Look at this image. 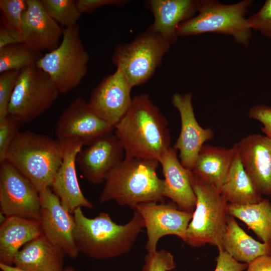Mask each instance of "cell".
<instances>
[{
    "label": "cell",
    "mask_w": 271,
    "mask_h": 271,
    "mask_svg": "<svg viewBox=\"0 0 271 271\" xmlns=\"http://www.w3.org/2000/svg\"><path fill=\"white\" fill-rule=\"evenodd\" d=\"M63 157L59 140L26 130L17 134L6 160L30 180L40 192L51 187Z\"/></svg>",
    "instance_id": "4"
},
{
    "label": "cell",
    "mask_w": 271,
    "mask_h": 271,
    "mask_svg": "<svg viewBox=\"0 0 271 271\" xmlns=\"http://www.w3.org/2000/svg\"><path fill=\"white\" fill-rule=\"evenodd\" d=\"M80 34L77 24L65 28L58 47L43 55L36 64L50 76L60 93L77 87L87 73L89 56Z\"/></svg>",
    "instance_id": "7"
},
{
    "label": "cell",
    "mask_w": 271,
    "mask_h": 271,
    "mask_svg": "<svg viewBox=\"0 0 271 271\" xmlns=\"http://www.w3.org/2000/svg\"><path fill=\"white\" fill-rule=\"evenodd\" d=\"M246 271H271V255L259 256L247 263Z\"/></svg>",
    "instance_id": "39"
},
{
    "label": "cell",
    "mask_w": 271,
    "mask_h": 271,
    "mask_svg": "<svg viewBox=\"0 0 271 271\" xmlns=\"http://www.w3.org/2000/svg\"><path fill=\"white\" fill-rule=\"evenodd\" d=\"M172 103L178 110L181 118L180 132L173 148L179 151L182 165L191 171L201 147L213 138L214 132L209 127H202L198 122L191 93H175L172 97Z\"/></svg>",
    "instance_id": "16"
},
{
    "label": "cell",
    "mask_w": 271,
    "mask_h": 271,
    "mask_svg": "<svg viewBox=\"0 0 271 271\" xmlns=\"http://www.w3.org/2000/svg\"><path fill=\"white\" fill-rule=\"evenodd\" d=\"M123 157V147L112 131L99 136L82 149L77 156L76 164L88 182L99 184L104 182L107 173Z\"/></svg>",
    "instance_id": "15"
},
{
    "label": "cell",
    "mask_w": 271,
    "mask_h": 271,
    "mask_svg": "<svg viewBox=\"0 0 271 271\" xmlns=\"http://www.w3.org/2000/svg\"><path fill=\"white\" fill-rule=\"evenodd\" d=\"M59 93L50 76L36 65L25 68L19 72L9 114L21 123L31 121L47 110Z\"/></svg>",
    "instance_id": "9"
},
{
    "label": "cell",
    "mask_w": 271,
    "mask_h": 271,
    "mask_svg": "<svg viewBox=\"0 0 271 271\" xmlns=\"http://www.w3.org/2000/svg\"><path fill=\"white\" fill-rule=\"evenodd\" d=\"M0 269L2 271H25L19 269L13 265H8L0 263ZM63 271H78L71 266H68L64 268Z\"/></svg>",
    "instance_id": "40"
},
{
    "label": "cell",
    "mask_w": 271,
    "mask_h": 271,
    "mask_svg": "<svg viewBox=\"0 0 271 271\" xmlns=\"http://www.w3.org/2000/svg\"><path fill=\"white\" fill-rule=\"evenodd\" d=\"M227 208L229 215L246 224L262 242L271 243V202L268 199L246 205L228 203Z\"/></svg>",
    "instance_id": "27"
},
{
    "label": "cell",
    "mask_w": 271,
    "mask_h": 271,
    "mask_svg": "<svg viewBox=\"0 0 271 271\" xmlns=\"http://www.w3.org/2000/svg\"><path fill=\"white\" fill-rule=\"evenodd\" d=\"M61 142L63 157L51 188L64 207L71 213L79 207L93 208L92 204L85 197L80 188L76 173V158L84 143L77 139Z\"/></svg>",
    "instance_id": "17"
},
{
    "label": "cell",
    "mask_w": 271,
    "mask_h": 271,
    "mask_svg": "<svg viewBox=\"0 0 271 271\" xmlns=\"http://www.w3.org/2000/svg\"><path fill=\"white\" fill-rule=\"evenodd\" d=\"M132 87L122 72L116 68L93 89L88 105L99 117L114 126L130 106Z\"/></svg>",
    "instance_id": "14"
},
{
    "label": "cell",
    "mask_w": 271,
    "mask_h": 271,
    "mask_svg": "<svg viewBox=\"0 0 271 271\" xmlns=\"http://www.w3.org/2000/svg\"><path fill=\"white\" fill-rule=\"evenodd\" d=\"M252 3L243 0L224 5L216 0H198L197 15L179 26L178 36L215 33L231 36L237 43L247 47L252 30L245 16Z\"/></svg>",
    "instance_id": "6"
},
{
    "label": "cell",
    "mask_w": 271,
    "mask_h": 271,
    "mask_svg": "<svg viewBox=\"0 0 271 271\" xmlns=\"http://www.w3.org/2000/svg\"><path fill=\"white\" fill-rule=\"evenodd\" d=\"M41 202L40 223L43 234L59 246L71 258L79 252L74 240L73 215L62 205L50 187L39 192Z\"/></svg>",
    "instance_id": "12"
},
{
    "label": "cell",
    "mask_w": 271,
    "mask_h": 271,
    "mask_svg": "<svg viewBox=\"0 0 271 271\" xmlns=\"http://www.w3.org/2000/svg\"><path fill=\"white\" fill-rule=\"evenodd\" d=\"M222 248L237 261L248 263L262 255H271V243L260 242L248 235L229 215Z\"/></svg>",
    "instance_id": "25"
},
{
    "label": "cell",
    "mask_w": 271,
    "mask_h": 271,
    "mask_svg": "<svg viewBox=\"0 0 271 271\" xmlns=\"http://www.w3.org/2000/svg\"><path fill=\"white\" fill-rule=\"evenodd\" d=\"M23 43L20 32L3 27L0 29V49L10 45Z\"/></svg>",
    "instance_id": "38"
},
{
    "label": "cell",
    "mask_w": 271,
    "mask_h": 271,
    "mask_svg": "<svg viewBox=\"0 0 271 271\" xmlns=\"http://www.w3.org/2000/svg\"><path fill=\"white\" fill-rule=\"evenodd\" d=\"M250 118L256 120L262 124V131L271 139V107L264 104L251 107L248 111Z\"/></svg>",
    "instance_id": "35"
},
{
    "label": "cell",
    "mask_w": 271,
    "mask_h": 271,
    "mask_svg": "<svg viewBox=\"0 0 271 271\" xmlns=\"http://www.w3.org/2000/svg\"><path fill=\"white\" fill-rule=\"evenodd\" d=\"M114 130L123 147L124 158L153 159L159 162L171 147L167 120L148 94L132 98L129 109Z\"/></svg>",
    "instance_id": "1"
},
{
    "label": "cell",
    "mask_w": 271,
    "mask_h": 271,
    "mask_svg": "<svg viewBox=\"0 0 271 271\" xmlns=\"http://www.w3.org/2000/svg\"><path fill=\"white\" fill-rule=\"evenodd\" d=\"M114 130V126L99 117L82 98L77 97L59 116L56 134L60 141L77 139L88 145L99 136Z\"/></svg>",
    "instance_id": "13"
},
{
    "label": "cell",
    "mask_w": 271,
    "mask_h": 271,
    "mask_svg": "<svg viewBox=\"0 0 271 271\" xmlns=\"http://www.w3.org/2000/svg\"><path fill=\"white\" fill-rule=\"evenodd\" d=\"M189 176L196 202L184 242L192 247L209 244L222 248L229 216L228 203L219 189L203 181L191 170Z\"/></svg>",
    "instance_id": "5"
},
{
    "label": "cell",
    "mask_w": 271,
    "mask_h": 271,
    "mask_svg": "<svg viewBox=\"0 0 271 271\" xmlns=\"http://www.w3.org/2000/svg\"><path fill=\"white\" fill-rule=\"evenodd\" d=\"M0 165L1 212L7 217L40 221L41 202L37 189L7 160Z\"/></svg>",
    "instance_id": "10"
},
{
    "label": "cell",
    "mask_w": 271,
    "mask_h": 271,
    "mask_svg": "<svg viewBox=\"0 0 271 271\" xmlns=\"http://www.w3.org/2000/svg\"><path fill=\"white\" fill-rule=\"evenodd\" d=\"M125 0H78L76 1L77 6L81 14L91 13L96 9L105 6H122L126 4Z\"/></svg>",
    "instance_id": "37"
},
{
    "label": "cell",
    "mask_w": 271,
    "mask_h": 271,
    "mask_svg": "<svg viewBox=\"0 0 271 271\" xmlns=\"http://www.w3.org/2000/svg\"><path fill=\"white\" fill-rule=\"evenodd\" d=\"M66 256L62 249L43 233L18 251L13 266L25 271H63Z\"/></svg>",
    "instance_id": "22"
},
{
    "label": "cell",
    "mask_w": 271,
    "mask_h": 271,
    "mask_svg": "<svg viewBox=\"0 0 271 271\" xmlns=\"http://www.w3.org/2000/svg\"><path fill=\"white\" fill-rule=\"evenodd\" d=\"M173 255L165 249L148 252L142 271H170L176 268Z\"/></svg>",
    "instance_id": "31"
},
{
    "label": "cell",
    "mask_w": 271,
    "mask_h": 271,
    "mask_svg": "<svg viewBox=\"0 0 271 271\" xmlns=\"http://www.w3.org/2000/svg\"><path fill=\"white\" fill-rule=\"evenodd\" d=\"M173 202H150L140 203L134 210L142 217L146 229L148 252L155 251L159 239L174 235L185 241L186 232L192 218V212L178 209Z\"/></svg>",
    "instance_id": "11"
},
{
    "label": "cell",
    "mask_w": 271,
    "mask_h": 271,
    "mask_svg": "<svg viewBox=\"0 0 271 271\" xmlns=\"http://www.w3.org/2000/svg\"><path fill=\"white\" fill-rule=\"evenodd\" d=\"M48 14L65 28L77 25L81 13L74 0H41Z\"/></svg>",
    "instance_id": "29"
},
{
    "label": "cell",
    "mask_w": 271,
    "mask_h": 271,
    "mask_svg": "<svg viewBox=\"0 0 271 271\" xmlns=\"http://www.w3.org/2000/svg\"><path fill=\"white\" fill-rule=\"evenodd\" d=\"M240 160L257 191L271 196V139L248 135L234 144Z\"/></svg>",
    "instance_id": "19"
},
{
    "label": "cell",
    "mask_w": 271,
    "mask_h": 271,
    "mask_svg": "<svg viewBox=\"0 0 271 271\" xmlns=\"http://www.w3.org/2000/svg\"><path fill=\"white\" fill-rule=\"evenodd\" d=\"M43 55L22 43L6 46L0 49V73L36 65Z\"/></svg>",
    "instance_id": "28"
},
{
    "label": "cell",
    "mask_w": 271,
    "mask_h": 271,
    "mask_svg": "<svg viewBox=\"0 0 271 271\" xmlns=\"http://www.w3.org/2000/svg\"><path fill=\"white\" fill-rule=\"evenodd\" d=\"M164 176L163 194L181 210L193 212L196 198L192 188L189 170L178 159L177 151L170 147L159 161Z\"/></svg>",
    "instance_id": "21"
},
{
    "label": "cell",
    "mask_w": 271,
    "mask_h": 271,
    "mask_svg": "<svg viewBox=\"0 0 271 271\" xmlns=\"http://www.w3.org/2000/svg\"><path fill=\"white\" fill-rule=\"evenodd\" d=\"M27 8V0H1L2 27L21 33L23 17Z\"/></svg>",
    "instance_id": "30"
},
{
    "label": "cell",
    "mask_w": 271,
    "mask_h": 271,
    "mask_svg": "<svg viewBox=\"0 0 271 271\" xmlns=\"http://www.w3.org/2000/svg\"><path fill=\"white\" fill-rule=\"evenodd\" d=\"M19 71H9L0 75V120L8 114L9 103Z\"/></svg>",
    "instance_id": "33"
},
{
    "label": "cell",
    "mask_w": 271,
    "mask_h": 271,
    "mask_svg": "<svg viewBox=\"0 0 271 271\" xmlns=\"http://www.w3.org/2000/svg\"><path fill=\"white\" fill-rule=\"evenodd\" d=\"M27 3L21 30L22 44L38 52L55 49L64 29L48 14L41 1L27 0Z\"/></svg>",
    "instance_id": "18"
},
{
    "label": "cell",
    "mask_w": 271,
    "mask_h": 271,
    "mask_svg": "<svg viewBox=\"0 0 271 271\" xmlns=\"http://www.w3.org/2000/svg\"><path fill=\"white\" fill-rule=\"evenodd\" d=\"M270 197H271V196H270Z\"/></svg>",
    "instance_id": "41"
},
{
    "label": "cell",
    "mask_w": 271,
    "mask_h": 271,
    "mask_svg": "<svg viewBox=\"0 0 271 271\" xmlns=\"http://www.w3.org/2000/svg\"><path fill=\"white\" fill-rule=\"evenodd\" d=\"M42 234L40 221L18 216L7 217L0 226V263L13 265L18 251Z\"/></svg>",
    "instance_id": "23"
},
{
    "label": "cell",
    "mask_w": 271,
    "mask_h": 271,
    "mask_svg": "<svg viewBox=\"0 0 271 271\" xmlns=\"http://www.w3.org/2000/svg\"><path fill=\"white\" fill-rule=\"evenodd\" d=\"M74 240L79 252L98 259L116 257L132 249L145 222L136 210L132 218L121 225L102 212L93 218L87 217L81 207L75 210Z\"/></svg>",
    "instance_id": "2"
},
{
    "label": "cell",
    "mask_w": 271,
    "mask_h": 271,
    "mask_svg": "<svg viewBox=\"0 0 271 271\" xmlns=\"http://www.w3.org/2000/svg\"><path fill=\"white\" fill-rule=\"evenodd\" d=\"M219 190L227 202L231 204H253L263 199L245 170L237 151L226 179Z\"/></svg>",
    "instance_id": "26"
},
{
    "label": "cell",
    "mask_w": 271,
    "mask_h": 271,
    "mask_svg": "<svg viewBox=\"0 0 271 271\" xmlns=\"http://www.w3.org/2000/svg\"><path fill=\"white\" fill-rule=\"evenodd\" d=\"M214 271H243L247 267V263L237 261L223 249H219Z\"/></svg>",
    "instance_id": "36"
},
{
    "label": "cell",
    "mask_w": 271,
    "mask_h": 271,
    "mask_svg": "<svg viewBox=\"0 0 271 271\" xmlns=\"http://www.w3.org/2000/svg\"><path fill=\"white\" fill-rule=\"evenodd\" d=\"M251 30L271 39V0H266L260 10L247 19Z\"/></svg>",
    "instance_id": "34"
},
{
    "label": "cell",
    "mask_w": 271,
    "mask_h": 271,
    "mask_svg": "<svg viewBox=\"0 0 271 271\" xmlns=\"http://www.w3.org/2000/svg\"><path fill=\"white\" fill-rule=\"evenodd\" d=\"M170 46L159 35L147 30L131 42L116 46L112 62L132 87L141 85L153 76Z\"/></svg>",
    "instance_id": "8"
},
{
    "label": "cell",
    "mask_w": 271,
    "mask_h": 271,
    "mask_svg": "<svg viewBox=\"0 0 271 271\" xmlns=\"http://www.w3.org/2000/svg\"><path fill=\"white\" fill-rule=\"evenodd\" d=\"M146 3L154 19L147 30L171 45L177 42L179 26L197 13L198 0H150Z\"/></svg>",
    "instance_id": "20"
},
{
    "label": "cell",
    "mask_w": 271,
    "mask_h": 271,
    "mask_svg": "<svg viewBox=\"0 0 271 271\" xmlns=\"http://www.w3.org/2000/svg\"><path fill=\"white\" fill-rule=\"evenodd\" d=\"M159 161L124 158L106 176L100 203L114 201L134 209L140 203L164 202V180L157 173Z\"/></svg>",
    "instance_id": "3"
},
{
    "label": "cell",
    "mask_w": 271,
    "mask_h": 271,
    "mask_svg": "<svg viewBox=\"0 0 271 271\" xmlns=\"http://www.w3.org/2000/svg\"><path fill=\"white\" fill-rule=\"evenodd\" d=\"M236 151L234 145L226 148L204 144L191 171L203 181L219 189L226 179Z\"/></svg>",
    "instance_id": "24"
},
{
    "label": "cell",
    "mask_w": 271,
    "mask_h": 271,
    "mask_svg": "<svg viewBox=\"0 0 271 271\" xmlns=\"http://www.w3.org/2000/svg\"><path fill=\"white\" fill-rule=\"evenodd\" d=\"M21 123L9 114L0 120V163L6 160L8 149L20 132Z\"/></svg>",
    "instance_id": "32"
}]
</instances>
